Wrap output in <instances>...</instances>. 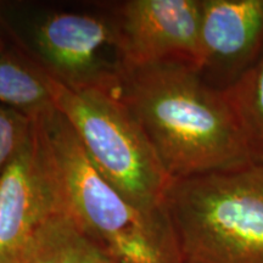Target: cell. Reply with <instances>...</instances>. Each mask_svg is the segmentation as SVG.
<instances>
[{
    "instance_id": "cell-1",
    "label": "cell",
    "mask_w": 263,
    "mask_h": 263,
    "mask_svg": "<svg viewBox=\"0 0 263 263\" xmlns=\"http://www.w3.org/2000/svg\"><path fill=\"white\" fill-rule=\"evenodd\" d=\"M117 90L173 179L258 161L224 91L193 65H121Z\"/></svg>"
},
{
    "instance_id": "cell-2",
    "label": "cell",
    "mask_w": 263,
    "mask_h": 263,
    "mask_svg": "<svg viewBox=\"0 0 263 263\" xmlns=\"http://www.w3.org/2000/svg\"><path fill=\"white\" fill-rule=\"evenodd\" d=\"M54 106L66 117L91 163L145 219L172 263L166 196L173 178L143 128L112 88L72 90L48 74Z\"/></svg>"
},
{
    "instance_id": "cell-3",
    "label": "cell",
    "mask_w": 263,
    "mask_h": 263,
    "mask_svg": "<svg viewBox=\"0 0 263 263\" xmlns=\"http://www.w3.org/2000/svg\"><path fill=\"white\" fill-rule=\"evenodd\" d=\"M172 263H263V163L177 178L166 196Z\"/></svg>"
},
{
    "instance_id": "cell-4",
    "label": "cell",
    "mask_w": 263,
    "mask_h": 263,
    "mask_svg": "<svg viewBox=\"0 0 263 263\" xmlns=\"http://www.w3.org/2000/svg\"><path fill=\"white\" fill-rule=\"evenodd\" d=\"M59 206L118 263H167L145 219L99 173L57 107L34 117Z\"/></svg>"
},
{
    "instance_id": "cell-5",
    "label": "cell",
    "mask_w": 263,
    "mask_h": 263,
    "mask_svg": "<svg viewBox=\"0 0 263 263\" xmlns=\"http://www.w3.org/2000/svg\"><path fill=\"white\" fill-rule=\"evenodd\" d=\"M37 64L72 90L112 88L121 67L114 18L78 12L48 16L35 28Z\"/></svg>"
},
{
    "instance_id": "cell-6",
    "label": "cell",
    "mask_w": 263,
    "mask_h": 263,
    "mask_svg": "<svg viewBox=\"0 0 263 263\" xmlns=\"http://www.w3.org/2000/svg\"><path fill=\"white\" fill-rule=\"evenodd\" d=\"M112 18L121 65L174 60L200 68L201 0H130Z\"/></svg>"
},
{
    "instance_id": "cell-7",
    "label": "cell",
    "mask_w": 263,
    "mask_h": 263,
    "mask_svg": "<svg viewBox=\"0 0 263 263\" xmlns=\"http://www.w3.org/2000/svg\"><path fill=\"white\" fill-rule=\"evenodd\" d=\"M61 211L33 118L31 133L0 178V263H16L38 227Z\"/></svg>"
},
{
    "instance_id": "cell-8",
    "label": "cell",
    "mask_w": 263,
    "mask_h": 263,
    "mask_svg": "<svg viewBox=\"0 0 263 263\" xmlns=\"http://www.w3.org/2000/svg\"><path fill=\"white\" fill-rule=\"evenodd\" d=\"M262 51L263 0H201V74L218 72L229 85Z\"/></svg>"
},
{
    "instance_id": "cell-9",
    "label": "cell",
    "mask_w": 263,
    "mask_h": 263,
    "mask_svg": "<svg viewBox=\"0 0 263 263\" xmlns=\"http://www.w3.org/2000/svg\"><path fill=\"white\" fill-rule=\"evenodd\" d=\"M16 263H118L65 212L48 217L22 250Z\"/></svg>"
},
{
    "instance_id": "cell-10",
    "label": "cell",
    "mask_w": 263,
    "mask_h": 263,
    "mask_svg": "<svg viewBox=\"0 0 263 263\" xmlns=\"http://www.w3.org/2000/svg\"><path fill=\"white\" fill-rule=\"evenodd\" d=\"M0 105L34 118L54 106L48 73L31 59L0 54Z\"/></svg>"
},
{
    "instance_id": "cell-11",
    "label": "cell",
    "mask_w": 263,
    "mask_h": 263,
    "mask_svg": "<svg viewBox=\"0 0 263 263\" xmlns=\"http://www.w3.org/2000/svg\"><path fill=\"white\" fill-rule=\"evenodd\" d=\"M223 91L257 150L258 159V150L263 146V51Z\"/></svg>"
},
{
    "instance_id": "cell-12",
    "label": "cell",
    "mask_w": 263,
    "mask_h": 263,
    "mask_svg": "<svg viewBox=\"0 0 263 263\" xmlns=\"http://www.w3.org/2000/svg\"><path fill=\"white\" fill-rule=\"evenodd\" d=\"M33 118L14 107L0 105V178L21 150L29 133Z\"/></svg>"
},
{
    "instance_id": "cell-13",
    "label": "cell",
    "mask_w": 263,
    "mask_h": 263,
    "mask_svg": "<svg viewBox=\"0 0 263 263\" xmlns=\"http://www.w3.org/2000/svg\"><path fill=\"white\" fill-rule=\"evenodd\" d=\"M258 161H259V162L263 163V146L258 151Z\"/></svg>"
},
{
    "instance_id": "cell-14",
    "label": "cell",
    "mask_w": 263,
    "mask_h": 263,
    "mask_svg": "<svg viewBox=\"0 0 263 263\" xmlns=\"http://www.w3.org/2000/svg\"><path fill=\"white\" fill-rule=\"evenodd\" d=\"M5 51V47H4V43H3V41H2V38H0V54H2V52H4Z\"/></svg>"
}]
</instances>
